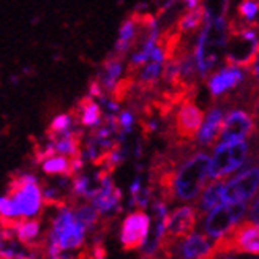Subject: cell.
<instances>
[{
	"instance_id": "1",
	"label": "cell",
	"mask_w": 259,
	"mask_h": 259,
	"mask_svg": "<svg viewBox=\"0 0 259 259\" xmlns=\"http://www.w3.org/2000/svg\"><path fill=\"white\" fill-rule=\"evenodd\" d=\"M229 36V24L226 18L207 21L199 32L194 57L201 73V77H209L215 73L218 63L225 60L226 45Z\"/></svg>"
},
{
	"instance_id": "2",
	"label": "cell",
	"mask_w": 259,
	"mask_h": 259,
	"mask_svg": "<svg viewBox=\"0 0 259 259\" xmlns=\"http://www.w3.org/2000/svg\"><path fill=\"white\" fill-rule=\"evenodd\" d=\"M229 36L225 53V65L248 70L259 49V22H243L229 18Z\"/></svg>"
},
{
	"instance_id": "3",
	"label": "cell",
	"mask_w": 259,
	"mask_h": 259,
	"mask_svg": "<svg viewBox=\"0 0 259 259\" xmlns=\"http://www.w3.org/2000/svg\"><path fill=\"white\" fill-rule=\"evenodd\" d=\"M210 158L205 152H193L177 166L174 176V199L193 201L202 191L209 176Z\"/></svg>"
},
{
	"instance_id": "4",
	"label": "cell",
	"mask_w": 259,
	"mask_h": 259,
	"mask_svg": "<svg viewBox=\"0 0 259 259\" xmlns=\"http://www.w3.org/2000/svg\"><path fill=\"white\" fill-rule=\"evenodd\" d=\"M198 223V210L190 205L179 207L171 213L167 212L164 222V232L161 236L160 250L166 254V257H171L174 248L180 240H184L190 234H193L194 226Z\"/></svg>"
},
{
	"instance_id": "5",
	"label": "cell",
	"mask_w": 259,
	"mask_h": 259,
	"mask_svg": "<svg viewBox=\"0 0 259 259\" xmlns=\"http://www.w3.org/2000/svg\"><path fill=\"white\" fill-rule=\"evenodd\" d=\"M204 120V111L196 105L193 98L184 100L177 109L174 111L169 136L174 142V146H185L194 139L201 128Z\"/></svg>"
},
{
	"instance_id": "6",
	"label": "cell",
	"mask_w": 259,
	"mask_h": 259,
	"mask_svg": "<svg viewBox=\"0 0 259 259\" xmlns=\"http://www.w3.org/2000/svg\"><path fill=\"white\" fill-rule=\"evenodd\" d=\"M7 196L15 201L18 212L22 217L35 215L41 207V190L36 179L30 174H11L8 180Z\"/></svg>"
},
{
	"instance_id": "7",
	"label": "cell",
	"mask_w": 259,
	"mask_h": 259,
	"mask_svg": "<svg viewBox=\"0 0 259 259\" xmlns=\"http://www.w3.org/2000/svg\"><path fill=\"white\" fill-rule=\"evenodd\" d=\"M217 254L248 253L259 254V225L253 222H243L229 231L226 236L217 239L213 243Z\"/></svg>"
},
{
	"instance_id": "8",
	"label": "cell",
	"mask_w": 259,
	"mask_h": 259,
	"mask_svg": "<svg viewBox=\"0 0 259 259\" xmlns=\"http://www.w3.org/2000/svg\"><path fill=\"white\" fill-rule=\"evenodd\" d=\"M250 146L247 141H229L222 142L213 152L209 166V177L217 180L234 172L247 161Z\"/></svg>"
},
{
	"instance_id": "9",
	"label": "cell",
	"mask_w": 259,
	"mask_h": 259,
	"mask_svg": "<svg viewBox=\"0 0 259 259\" xmlns=\"http://www.w3.org/2000/svg\"><path fill=\"white\" fill-rule=\"evenodd\" d=\"M87 226L70 209H63L54 220L53 229L49 232V242L57 243L62 250L79 248L84 240Z\"/></svg>"
},
{
	"instance_id": "10",
	"label": "cell",
	"mask_w": 259,
	"mask_h": 259,
	"mask_svg": "<svg viewBox=\"0 0 259 259\" xmlns=\"http://www.w3.org/2000/svg\"><path fill=\"white\" fill-rule=\"evenodd\" d=\"M247 212V202H223L209 212L204 220V232L213 239L226 236L236 228L237 222Z\"/></svg>"
},
{
	"instance_id": "11",
	"label": "cell",
	"mask_w": 259,
	"mask_h": 259,
	"mask_svg": "<svg viewBox=\"0 0 259 259\" xmlns=\"http://www.w3.org/2000/svg\"><path fill=\"white\" fill-rule=\"evenodd\" d=\"M256 120L257 115L251 109H242L234 108L226 112L223 130L220 141L229 142V141H245L247 138L253 136L256 132Z\"/></svg>"
},
{
	"instance_id": "12",
	"label": "cell",
	"mask_w": 259,
	"mask_h": 259,
	"mask_svg": "<svg viewBox=\"0 0 259 259\" xmlns=\"http://www.w3.org/2000/svg\"><path fill=\"white\" fill-rule=\"evenodd\" d=\"M259 191V164H251L223 187V202H247Z\"/></svg>"
},
{
	"instance_id": "13",
	"label": "cell",
	"mask_w": 259,
	"mask_h": 259,
	"mask_svg": "<svg viewBox=\"0 0 259 259\" xmlns=\"http://www.w3.org/2000/svg\"><path fill=\"white\" fill-rule=\"evenodd\" d=\"M247 79L248 77L243 68L234 67V65H225L222 70L207 77V89L213 100H222L231 95L234 90L240 89Z\"/></svg>"
},
{
	"instance_id": "14",
	"label": "cell",
	"mask_w": 259,
	"mask_h": 259,
	"mask_svg": "<svg viewBox=\"0 0 259 259\" xmlns=\"http://www.w3.org/2000/svg\"><path fill=\"white\" fill-rule=\"evenodd\" d=\"M150 229V218L144 210H136L126 215L120 229V242L125 251L138 250L147 242Z\"/></svg>"
},
{
	"instance_id": "15",
	"label": "cell",
	"mask_w": 259,
	"mask_h": 259,
	"mask_svg": "<svg viewBox=\"0 0 259 259\" xmlns=\"http://www.w3.org/2000/svg\"><path fill=\"white\" fill-rule=\"evenodd\" d=\"M174 251H177L180 259H212L215 256L213 245L207 242L205 236L196 234V232L180 240Z\"/></svg>"
},
{
	"instance_id": "16",
	"label": "cell",
	"mask_w": 259,
	"mask_h": 259,
	"mask_svg": "<svg viewBox=\"0 0 259 259\" xmlns=\"http://www.w3.org/2000/svg\"><path fill=\"white\" fill-rule=\"evenodd\" d=\"M71 115L76 125L87 128H95L103 120L101 106L92 95H85L77 101V105L71 109Z\"/></svg>"
},
{
	"instance_id": "17",
	"label": "cell",
	"mask_w": 259,
	"mask_h": 259,
	"mask_svg": "<svg viewBox=\"0 0 259 259\" xmlns=\"http://www.w3.org/2000/svg\"><path fill=\"white\" fill-rule=\"evenodd\" d=\"M225 122V111L222 106L212 108L205 115V122L198 135V144L201 146H213L217 141H220Z\"/></svg>"
},
{
	"instance_id": "18",
	"label": "cell",
	"mask_w": 259,
	"mask_h": 259,
	"mask_svg": "<svg viewBox=\"0 0 259 259\" xmlns=\"http://www.w3.org/2000/svg\"><path fill=\"white\" fill-rule=\"evenodd\" d=\"M123 62L125 57L112 53L105 62L101 65V70L97 74V79L101 82V85L105 87L108 97H111L112 90L115 89V85L119 84V81L122 79V71H123Z\"/></svg>"
},
{
	"instance_id": "19",
	"label": "cell",
	"mask_w": 259,
	"mask_h": 259,
	"mask_svg": "<svg viewBox=\"0 0 259 259\" xmlns=\"http://www.w3.org/2000/svg\"><path fill=\"white\" fill-rule=\"evenodd\" d=\"M122 199V191L114 185L111 176L103 179V187L98 191L97 196H94L92 199V205H95L100 212H109L112 209L117 207V204Z\"/></svg>"
},
{
	"instance_id": "20",
	"label": "cell",
	"mask_w": 259,
	"mask_h": 259,
	"mask_svg": "<svg viewBox=\"0 0 259 259\" xmlns=\"http://www.w3.org/2000/svg\"><path fill=\"white\" fill-rule=\"evenodd\" d=\"M138 38V19L135 13H132L126 19H123L120 30H119V40L115 43L114 53L122 57H126L130 51H133V46Z\"/></svg>"
},
{
	"instance_id": "21",
	"label": "cell",
	"mask_w": 259,
	"mask_h": 259,
	"mask_svg": "<svg viewBox=\"0 0 259 259\" xmlns=\"http://www.w3.org/2000/svg\"><path fill=\"white\" fill-rule=\"evenodd\" d=\"M209 21V16H207L205 7L201 4L196 8L188 10L185 15L180 18L176 24V30H179L180 33H198L202 25H205V22Z\"/></svg>"
},
{
	"instance_id": "22",
	"label": "cell",
	"mask_w": 259,
	"mask_h": 259,
	"mask_svg": "<svg viewBox=\"0 0 259 259\" xmlns=\"http://www.w3.org/2000/svg\"><path fill=\"white\" fill-rule=\"evenodd\" d=\"M43 172L49 176H63V177H74L76 167H74V160L67 155H54L41 163Z\"/></svg>"
},
{
	"instance_id": "23",
	"label": "cell",
	"mask_w": 259,
	"mask_h": 259,
	"mask_svg": "<svg viewBox=\"0 0 259 259\" xmlns=\"http://www.w3.org/2000/svg\"><path fill=\"white\" fill-rule=\"evenodd\" d=\"M223 187H225L223 180L217 179L215 182H212L209 187L204 190L201 202H199L201 212L212 210V209H215L217 205L223 204Z\"/></svg>"
},
{
	"instance_id": "24",
	"label": "cell",
	"mask_w": 259,
	"mask_h": 259,
	"mask_svg": "<svg viewBox=\"0 0 259 259\" xmlns=\"http://www.w3.org/2000/svg\"><path fill=\"white\" fill-rule=\"evenodd\" d=\"M73 125H76V123H74V119H73L71 112L70 114H60V115H57V117L53 122H51V125L46 130L48 141H54L56 138L71 132Z\"/></svg>"
},
{
	"instance_id": "25",
	"label": "cell",
	"mask_w": 259,
	"mask_h": 259,
	"mask_svg": "<svg viewBox=\"0 0 259 259\" xmlns=\"http://www.w3.org/2000/svg\"><path fill=\"white\" fill-rule=\"evenodd\" d=\"M38 232H40V218L24 220L16 231V239L22 245H25V247H29V245L33 243V240L36 239Z\"/></svg>"
},
{
	"instance_id": "26",
	"label": "cell",
	"mask_w": 259,
	"mask_h": 259,
	"mask_svg": "<svg viewBox=\"0 0 259 259\" xmlns=\"http://www.w3.org/2000/svg\"><path fill=\"white\" fill-rule=\"evenodd\" d=\"M74 213H76V217L81 220V222L87 226V229L89 228H94L97 223H98V213H100V210L97 209L95 205H92V204H85V205H81L79 209L77 210H74Z\"/></svg>"
},
{
	"instance_id": "27",
	"label": "cell",
	"mask_w": 259,
	"mask_h": 259,
	"mask_svg": "<svg viewBox=\"0 0 259 259\" xmlns=\"http://www.w3.org/2000/svg\"><path fill=\"white\" fill-rule=\"evenodd\" d=\"M0 210H2V217H10V218L22 217L18 212V207H16L15 201H13L11 198H8V196H4L2 199H0Z\"/></svg>"
},
{
	"instance_id": "28",
	"label": "cell",
	"mask_w": 259,
	"mask_h": 259,
	"mask_svg": "<svg viewBox=\"0 0 259 259\" xmlns=\"http://www.w3.org/2000/svg\"><path fill=\"white\" fill-rule=\"evenodd\" d=\"M119 122H120V126H122V133H128V132H132V128H133V123H135V112L133 111H122L119 114Z\"/></svg>"
},
{
	"instance_id": "29",
	"label": "cell",
	"mask_w": 259,
	"mask_h": 259,
	"mask_svg": "<svg viewBox=\"0 0 259 259\" xmlns=\"http://www.w3.org/2000/svg\"><path fill=\"white\" fill-rule=\"evenodd\" d=\"M248 73H250V77L253 84L259 89V49H257V54L254 57V62L251 63V67L248 68Z\"/></svg>"
},
{
	"instance_id": "30",
	"label": "cell",
	"mask_w": 259,
	"mask_h": 259,
	"mask_svg": "<svg viewBox=\"0 0 259 259\" xmlns=\"http://www.w3.org/2000/svg\"><path fill=\"white\" fill-rule=\"evenodd\" d=\"M250 215H251V218L254 220V222L259 225V194H257V198L254 199V202L251 204Z\"/></svg>"
},
{
	"instance_id": "31",
	"label": "cell",
	"mask_w": 259,
	"mask_h": 259,
	"mask_svg": "<svg viewBox=\"0 0 259 259\" xmlns=\"http://www.w3.org/2000/svg\"><path fill=\"white\" fill-rule=\"evenodd\" d=\"M153 259H157V257H153Z\"/></svg>"
},
{
	"instance_id": "32",
	"label": "cell",
	"mask_w": 259,
	"mask_h": 259,
	"mask_svg": "<svg viewBox=\"0 0 259 259\" xmlns=\"http://www.w3.org/2000/svg\"><path fill=\"white\" fill-rule=\"evenodd\" d=\"M257 2H259V0H257Z\"/></svg>"
}]
</instances>
